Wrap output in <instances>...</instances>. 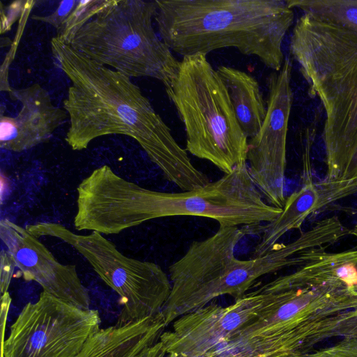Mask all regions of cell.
I'll return each instance as SVG.
<instances>
[{"label":"cell","mask_w":357,"mask_h":357,"mask_svg":"<svg viewBox=\"0 0 357 357\" xmlns=\"http://www.w3.org/2000/svg\"><path fill=\"white\" fill-rule=\"evenodd\" d=\"M8 93L22 106L15 117L1 115V149L22 152L46 142L67 118L66 110L55 106L48 91L39 84L11 89Z\"/></svg>","instance_id":"14"},{"label":"cell","mask_w":357,"mask_h":357,"mask_svg":"<svg viewBox=\"0 0 357 357\" xmlns=\"http://www.w3.org/2000/svg\"><path fill=\"white\" fill-rule=\"evenodd\" d=\"M290 52L325 109V178H342L357 135V33L303 13Z\"/></svg>","instance_id":"5"},{"label":"cell","mask_w":357,"mask_h":357,"mask_svg":"<svg viewBox=\"0 0 357 357\" xmlns=\"http://www.w3.org/2000/svg\"><path fill=\"white\" fill-rule=\"evenodd\" d=\"M299 357H357V338L342 337L332 346L312 350Z\"/></svg>","instance_id":"20"},{"label":"cell","mask_w":357,"mask_h":357,"mask_svg":"<svg viewBox=\"0 0 357 357\" xmlns=\"http://www.w3.org/2000/svg\"><path fill=\"white\" fill-rule=\"evenodd\" d=\"M142 220L197 216L219 226H255L275 220L282 209L268 204L256 186L248 163L193 190L167 192L142 188Z\"/></svg>","instance_id":"9"},{"label":"cell","mask_w":357,"mask_h":357,"mask_svg":"<svg viewBox=\"0 0 357 357\" xmlns=\"http://www.w3.org/2000/svg\"><path fill=\"white\" fill-rule=\"evenodd\" d=\"M291 68L289 58H285L280 71L268 76L266 115L259 132L248 139L247 158L250 175L265 201L282 209L286 202L287 137L293 102Z\"/></svg>","instance_id":"11"},{"label":"cell","mask_w":357,"mask_h":357,"mask_svg":"<svg viewBox=\"0 0 357 357\" xmlns=\"http://www.w3.org/2000/svg\"><path fill=\"white\" fill-rule=\"evenodd\" d=\"M356 266H357V264H356Z\"/></svg>","instance_id":"28"},{"label":"cell","mask_w":357,"mask_h":357,"mask_svg":"<svg viewBox=\"0 0 357 357\" xmlns=\"http://www.w3.org/2000/svg\"><path fill=\"white\" fill-rule=\"evenodd\" d=\"M351 234L357 237V224L354 226L353 229H351Z\"/></svg>","instance_id":"26"},{"label":"cell","mask_w":357,"mask_h":357,"mask_svg":"<svg viewBox=\"0 0 357 357\" xmlns=\"http://www.w3.org/2000/svg\"><path fill=\"white\" fill-rule=\"evenodd\" d=\"M252 227L219 226L212 236L193 241L169 266L171 291L162 310L167 325L220 296L238 299L261 277L303 265L319 255L317 248L330 247L335 241L330 225L320 220L292 242L278 243L262 256L237 259L235 248L243 237L253 234Z\"/></svg>","instance_id":"3"},{"label":"cell","mask_w":357,"mask_h":357,"mask_svg":"<svg viewBox=\"0 0 357 357\" xmlns=\"http://www.w3.org/2000/svg\"><path fill=\"white\" fill-rule=\"evenodd\" d=\"M351 337L357 338V308L340 314L335 323L331 337Z\"/></svg>","instance_id":"21"},{"label":"cell","mask_w":357,"mask_h":357,"mask_svg":"<svg viewBox=\"0 0 357 357\" xmlns=\"http://www.w3.org/2000/svg\"><path fill=\"white\" fill-rule=\"evenodd\" d=\"M266 298L259 287L228 307L211 304L183 314L174 322L173 331L160 336L166 354L202 357L254 319Z\"/></svg>","instance_id":"12"},{"label":"cell","mask_w":357,"mask_h":357,"mask_svg":"<svg viewBox=\"0 0 357 357\" xmlns=\"http://www.w3.org/2000/svg\"><path fill=\"white\" fill-rule=\"evenodd\" d=\"M50 45L70 82L63 108L70 120L65 139L73 151L86 149L100 137L124 135L136 140L165 178L182 191L210 183L130 77L89 59L56 36Z\"/></svg>","instance_id":"1"},{"label":"cell","mask_w":357,"mask_h":357,"mask_svg":"<svg viewBox=\"0 0 357 357\" xmlns=\"http://www.w3.org/2000/svg\"><path fill=\"white\" fill-rule=\"evenodd\" d=\"M357 178V135L349 151L342 179Z\"/></svg>","instance_id":"24"},{"label":"cell","mask_w":357,"mask_h":357,"mask_svg":"<svg viewBox=\"0 0 357 357\" xmlns=\"http://www.w3.org/2000/svg\"><path fill=\"white\" fill-rule=\"evenodd\" d=\"M16 266L15 261L7 250L2 249L0 253V289L3 294L8 291L11 278Z\"/></svg>","instance_id":"23"},{"label":"cell","mask_w":357,"mask_h":357,"mask_svg":"<svg viewBox=\"0 0 357 357\" xmlns=\"http://www.w3.org/2000/svg\"><path fill=\"white\" fill-rule=\"evenodd\" d=\"M165 91L183 123L186 151L209 161L224 174L247 163L248 138L206 54L183 56L175 79Z\"/></svg>","instance_id":"6"},{"label":"cell","mask_w":357,"mask_h":357,"mask_svg":"<svg viewBox=\"0 0 357 357\" xmlns=\"http://www.w3.org/2000/svg\"><path fill=\"white\" fill-rule=\"evenodd\" d=\"M356 290L357 291V286L356 287Z\"/></svg>","instance_id":"27"},{"label":"cell","mask_w":357,"mask_h":357,"mask_svg":"<svg viewBox=\"0 0 357 357\" xmlns=\"http://www.w3.org/2000/svg\"><path fill=\"white\" fill-rule=\"evenodd\" d=\"M217 72L225 84L238 123L249 139L260 130L266 105L257 80L250 74L220 66Z\"/></svg>","instance_id":"17"},{"label":"cell","mask_w":357,"mask_h":357,"mask_svg":"<svg viewBox=\"0 0 357 357\" xmlns=\"http://www.w3.org/2000/svg\"><path fill=\"white\" fill-rule=\"evenodd\" d=\"M156 1L114 0L75 34L70 45L89 59L132 77L169 87L180 61L155 33Z\"/></svg>","instance_id":"7"},{"label":"cell","mask_w":357,"mask_h":357,"mask_svg":"<svg viewBox=\"0 0 357 357\" xmlns=\"http://www.w3.org/2000/svg\"><path fill=\"white\" fill-rule=\"evenodd\" d=\"M161 39L182 56L234 47L278 72L294 22L286 0H156Z\"/></svg>","instance_id":"4"},{"label":"cell","mask_w":357,"mask_h":357,"mask_svg":"<svg viewBox=\"0 0 357 357\" xmlns=\"http://www.w3.org/2000/svg\"><path fill=\"white\" fill-rule=\"evenodd\" d=\"M25 228L37 238L45 236L63 241L87 260L120 297L123 307L116 324L136 322L162 312L172 286L158 264L126 256L96 231L77 234L63 225L51 222L27 225Z\"/></svg>","instance_id":"8"},{"label":"cell","mask_w":357,"mask_h":357,"mask_svg":"<svg viewBox=\"0 0 357 357\" xmlns=\"http://www.w3.org/2000/svg\"><path fill=\"white\" fill-rule=\"evenodd\" d=\"M113 1L114 0L78 1L61 28L56 31V37L64 43L70 45L77 32Z\"/></svg>","instance_id":"19"},{"label":"cell","mask_w":357,"mask_h":357,"mask_svg":"<svg viewBox=\"0 0 357 357\" xmlns=\"http://www.w3.org/2000/svg\"><path fill=\"white\" fill-rule=\"evenodd\" d=\"M166 326L161 312L136 322L100 328L78 357H136L160 341Z\"/></svg>","instance_id":"16"},{"label":"cell","mask_w":357,"mask_h":357,"mask_svg":"<svg viewBox=\"0 0 357 357\" xmlns=\"http://www.w3.org/2000/svg\"><path fill=\"white\" fill-rule=\"evenodd\" d=\"M77 1L76 0L63 1L52 14L46 16L33 15L31 18L51 24L57 31L75 8Z\"/></svg>","instance_id":"22"},{"label":"cell","mask_w":357,"mask_h":357,"mask_svg":"<svg viewBox=\"0 0 357 357\" xmlns=\"http://www.w3.org/2000/svg\"><path fill=\"white\" fill-rule=\"evenodd\" d=\"M100 323L97 310L78 307L43 291L10 326L1 357H78Z\"/></svg>","instance_id":"10"},{"label":"cell","mask_w":357,"mask_h":357,"mask_svg":"<svg viewBox=\"0 0 357 357\" xmlns=\"http://www.w3.org/2000/svg\"><path fill=\"white\" fill-rule=\"evenodd\" d=\"M357 261V249L326 251L289 274L261 287L266 293L260 313L237 331L248 357H299L331 338L338 317L357 308V291L337 268Z\"/></svg>","instance_id":"2"},{"label":"cell","mask_w":357,"mask_h":357,"mask_svg":"<svg viewBox=\"0 0 357 357\" xmlns=\"http://www.w3.org/2000/svg\"><path fill=\"white\" fill-rule=\"evenodd\" d=\"M165 355L166 352L165 347L160 339L158 342L142 352L136 357H165Z\"/></svg>","instance_id":"25"},{"label":"cell","mask_w":357,"mask_h":357,"mask_svg":"<svg viewBox=\"0 0 357 357\" xmlns=\"http://www.w3.org/2000/svg\"><path fill=\"white\" fill-rule=\"evenodd\" d=\"M289 8H297L322 22L357 33V0H286Z\"/></svg>","instance_id":"18"},{"label":"cell","mask_w":357,"mask_h":357,"mask_svg":"<svg viewBox=\"0 0 357 357\" xmlns=\"http://www.w3.org/2000/svg\"><path fill=\"white\" fill-rule=\"evenodd\" d=\"M356 192L357 178L305 182L286 198L282 211L275 220L255 226V234L259 236V241L254 248L253 257L271 251L286 233L301 229L309 215Z\"/></svg>","instance_id":"15"},{"label":"cell","mask_w":357,"mask_h":357,"mask_svg":"<svg viewBox=\"0 0 357 357\" xmlns=\"http://www.w3.org/2000/svg\"><path fill=\"white\" fill-rule=\"evenodd\" d=\"M0 238L26 281L38 283L43 291L78 307L89 310V290L76 266L60 263L38 239L8 219L0 221Z\"/></svg>","instance_id":"13"}]
</instances>
